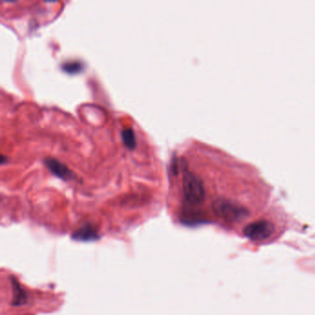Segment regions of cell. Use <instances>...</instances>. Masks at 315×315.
Instances as JSON below:
<instances>
[{"mask_svg": "<svg viewBox=\"0 0 315 315\" xmlns=\"http://www.w3.org/2000/svg\"><path fill=\"white\" fill-rule=\"evenodd\" d=\"M12 288H13V302L12 304L15 306L23 305L27 302V295L25 291L20 286L16 279L12 278Z\"/></svg>", "mask_w": 315, "mask_h": 315, "instance_id": "cell-6", "label": "cell"}, {"mask_svg": "<svg viewBox=\"0 0 315 315\" xmlns=\"http://www.w3.org/2000/svg\"><path fill=\"white\" fill-rule=\"evenodd\" d=\"M122 141L124 145L127 146L129 150H133L136 147V136L134 133V130L131 128H124L121 133Z\"/></svg>", "mask_w": 315, "mask_h": 315, "instance_id": "cell-7", "label": "cell"}, {"mask_svg": "<svg viewBox=\"0 0 315 315\" xmlns=\"http://www.w3.org/2000/svg\"><path fill=\"white\" fill-rule=\"evenodd\" d=\"M274 232L273 224L268 220H258L247 225L243 233L252 240H264L272 236Z\"/></svg>", "mask_w": 315, "mask_h": 315, "instance_id": "cell-3", "label": "cell"}, {"mask_svg": "<svg viewBox=\"0 0 315 315\" xmlns=\"http://www.w3.org/2000/svg\"><path fill=\"white\" fill-rule=\"evenodd\" d=\"M64 68H65V70H66V71H68V70H69V68H72L71 73H73V72H77V71H79V70H80V68H81V64H79V63H77V62H73V63H71V64H66V65H64Z\"/></svg>", "mask_w": 315, "mask_h": 315, "instance_id": "cell-8", "label": "cell"}, {"mask_svg": "<svg viewBox=\"0 0 315 315\" xmlns=\"http://www.w3.org/2000/svg\"><path fill=\"white\" fill-rule=\"evenodd\" d=\"M213 212L224 219L236 221L247 215V210L226 199H217L213 204Z\"/></svg>", "mask_w": 315, "mask_h": 315, "instance_id": "cell-2", "label": "cell"}, {"mask_svg": "<svg viewBox=\"0 0 315 315\" xmlns=\"http://www.w3.org/2000/svg\"><path fill=\"white\" fill-rule=\"evenodd\" d=\"M183 191L189 204L199 205L205 198V186L201 179L190 171L185 170L183 174Z\"/></svg>", "mask_w": 315, "mask_h": 315, "instance_id": "cell-1", "label": "cell"}, {"mask_svg": "<svg viewBox=\"0 0 315 315\" xmlns=\"http://www.w3.org/2000/svg\"><path fill=\"white\" fill-rule=\"evenodd\" d=\"M98 238V232L92 225H84L81 227L72 235V239L77 241H94Z\"/></svg>", "mask_w": 315, "mask_h": 315, "instance_id": "cell-5", "label": "cell"}, {"mask_svg": "<svg viewBox=\"0 0 315 315\" xmlns=\"http://www.w3.org/2000/svg\"><path fill=\"white\" fill-rule=\"evenodd\" d=\"M44 164L49 168V170L51 171L55 176L59 177L60 179H65V180L73 179L74 175L71 170L68 168L67 166H65L63 163L58 161L57 159L46 158L44 160Z\"/></svg>", "mask_w": 315, "mask_h": 315, "instance_id": "cell-4", "label": "cell"}]
</instances>
